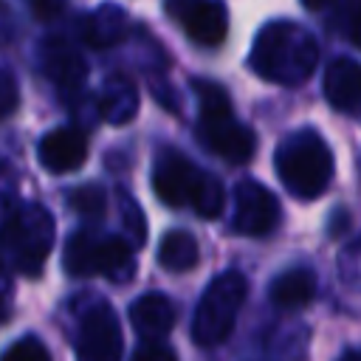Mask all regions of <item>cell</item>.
Wrapping results in <instances>:
<instances>
[{"label": "cell", "instance_id": "obj_13", "mask_svg": "<svg viewBox=\"0 0 361 361\" xmlns=\"http://www.w3.org/2000/svg\"><path fill=\"white\" fill-rule=\"evenodd\" d=\"M324 99L341 113H358L361 104V68L350 56H338L324 71Z\"/></svg>", "mask_w": 361, "mask_h": 361}, {"label": "cell", "instance_id": "obj_4", "mask_svg": "<svg viewBox=\"0 0 361 361\" xmlns=\"http://www.w3.org/2000/svg\"><path fill=\"white\" fill-rule=\"evenodd\" d=\"M276 172L285 189L296 197H319L333 178V152L313 130L290 133L276 147Z\"/></svg>", "mask_w": 361, "mask_h": 361}, {"label": "cell", "instance_id": "obj_20", "mask_svg": "<svg viewBox=\"0 0 361 361\" xmlns=\"http://www.w3.org/2000/svg\"><path fill=\"white\" fill-rule=\"evenodd\" d=\"M0 361H51V353H48V347L42 344V341H37V338H20V341H14L3 355H0Z\"/></svg>", "mask_w": 361, "mask_h": 361}, {"label": "cell", "instance_id": "obj_11", "mask_svg": "<svg viewBox=\"0 0 361 361\" xmlns=\"http://www.w3.org/2000/svg\"><path fill=\"white\" fill-rule=\"evenodd\" d=\"M37 152H39V164L48 172L65 175V172H73V169H79L85 164L87 138L76 127H56L48 135H42Z\"/></svg>", "mask_w": 361, "mask_h": 361}, {"label": "cell", "instance_id": "obj_7", "mask_svg": "<svg viewBox=\"0 0 361 361\" xmlns=\"http://www.w3.org/2000/svg\"><path fill=\"white\" fill-rule=\"evenodd\" d=\"M133 268V248L121 237L73 234L65 248V271L71 276H124Z\"/></svg>", "mask_w": 361, "mask_h": 361}, {"label": "cell", "instance_id": "obj_21", "mask_svg": "<svg viewBox=\"0 0 361 361\" xmlns=\"http://www.w3.org/2000/svg\"><path fill=\"white\" fill-rule=\"evenodd\" d=\"M20 107V87L8 68H0V118H8Z\"/></svg>", "mask_w": 361, "mask_h": 361}, {"label": "cell", "instance_id": "obj_2", "mask_svg": "<svg viewBox=\"0 0 361 361\" xmlns=\"http://www.w3.org/2000/svg\"><path fill=\"white\" fill-rule=\"evenodd\" d=\"M152 189L169 206H192L200 217H217L223 209V186L212 172L195 166L178 149H161L152 169Z\"/></svg>", "mask_w": 361, "mask_h": 361}, {"label": "cell", "instance_id": "obj_24", "mask_svg": "<svg viewBox=\"0 0 361 361\" xmlns=\"http://www.w3.org/2000/svg\"><path fill=\"white\" fill-rule=\"evenodd\" d=\"M62 3H31V14L37 17V20H51V17H56V14H62Z\"/></svg>", "mask_w": 361, "mask_h": 361}, {"label": "cell", "instance_id": "obj_17", "mask_svg": "<svg viewBox=\"0 0 361 361\" xmlns=\"http://www.w3.org/2000/svg\"><path fill=\"white\" fill-rule=\"evenodd\" d=\"M200 259V248H197V240L189 234V231H166L161 237V245H158V262L166 268V271H189L195 268Z\"/></svg>", "mask_w": 361, "mask_h": 361}, {"label": "cell", "instance_id": "obj_23", "mask_svg": "<svg viewBox=\"0 0 361 361\" xmlns=\"http://www.w3.org/2000/svg\"><path fill=\"white\" fill-rule=\"evenodd\" d=\"M121 200H124V212H127V226H130V231H138V243H141L144 240V217L127 195H121Z\"/></svg>", "mask_w": 361, "mask_h": 361}, {"label": "cell", "instance_id": "obj_25", "mask_svg": "<svg viewBox=\"0 0 361 361\" xmlns=\"http://www.w3.org/2000/svg\"><path fill=\"white\" fill-rule=\"evenodd\" d=\"M338 361H361V358H358V353H355V350H344V355H341Z\"/></svg>", "mask_w": 361, "mask_h": 361}, {"label": "cell", "instance_id": "obj_9", "mask_svg": "<svg viewBox=\"0 0 361 361\" xmlns=\"http://www.w3.org/2000/svg\"><path fill=\"white\" fill-rule=\"evenodd\" d=\"M166 14L175 17L189 39L206 48L220 45L228 34V11L223 3L214 0H175L166 3Z\"/></svg>", "mask_w": 361, "mask_h": 361}, {"label": "cell", "instance_id": "obj_19", "mask_svg": "<svg viewBox=\"0 0 361 361\" xmlns=\"http://www.w3.org/2000/svg\"><path fill=\"white\" fill-rule=\"evenodd\" d=\"M68 203L76 214L82 217H102L104 214V206H107V195L102 186L96 183H85V186H76L71 195H68Z\"/></svg>", "mask_w": 361, "mask_h": 361}, {"label": "cell", "instance_id": "obj_12", "mask_svg": "<svg viewBox=\"0 0 361 361\" xmlns=\"http://www.w3.org/2000/svg\"><path fill=\"white\" fill-rule=\"evenodd\" d=\"M42 73L62 90H79L87 76V68L68 39L51 37L42 42Z\"/></svg>", "mask_w": 361, "mask_h": 361}, {"label": "cell", "instance_id": "obj_22", "mask_svg": "<svg viewBox=\"0 0 361 361\" xmlns=\"http://www.w3.org/2000/svg\"><path fill=\"white\" fill-rule=\"evenodd\" d=\"M133 361H178V355L161 341H147L144 347L135 350Z\"/></svg>", "mask_w": 361, "mask_h": 361}, {"label": "cell", "instance_id": "obj_1", "mask_svg": "<svg viewBox=\"0 0 361 361\" xmlns=\"http://www.w3.org/2000/svg\"><path fill=\"white\" fill-rule=\"evenodd\" d=\"M319 59V45L316 37L288 20H276L268 23L251 48V68L257 76H262L265 82H276V85H302L305 79H310L313 68Z\"/></svg>", "mask_w": 361, "mask_h": 361}, {"label": "cell", "instance_id": "obj_3", "mask_svg": "<svg viewBox=\"0 0 361 361\" xmlns=\"http://www.w3.org/2000/svg\"><path fill=\"white\" fill-rule=\"evenodd\" d=\"M192 90L197 96V110H200L197 130L206 149L231 164L251 161L257 152V135L234 118L228 93L212 79H192Z\"/></svg>", "mask_w": 361, "mask_h": 361}, {"label": "cell", "instance_id": "obj_16", "mask_svg": "<svg viewBox=\"0 0 361 361\" xmlns=\"http://www.w3.org/2000/svg\"><path fill=\"white\" fill-rule=\"evenodd\" d=\"M82 34H85V42L90 48L116 45L127 34V17L116 6H102L93 17H87V23L82 25Z\"/></svg>", "mask_w": 361, "mask_h": 361}, {"label": "cell", "instance_id": "obj_14", "mask_svg": "<svg viewBox=\"0 0 361 361\" xmlns=\"http://www.w3.org/2000/svg\"><path fill=\"white\" fill-rule=\"evenodd\" d=\"M130 322L147 341L164 338L175 327V307L164 293H144L130 307Z\"/></svg>", "mask_w": 361, "mask_h": 361}, {"label": "cell", "instance_id": "obj_10", "mask_svg": "<svg viewBox=\"0 0 361 361\" xmlns=\"http://www.w3.org/2000/svg\"><path fill=\"white\" fill-rule=\"evenodd\" d=\"M279 223V200L259 180H240L234 186V231L262 237Z\"/></svg>", "mask_w": 361, "mask_h": 361}, {"label": "cell", "instance_id": "obj_8", "mask_svg": "<svg viewBox=\"0 0 361 361\" xmlns=\"http://www.w3.org/2000/svg\"><path fill=\"white\" fill-rule=\"evenodd\" d=\"M121 327L116 313L99 302L93 305L79 324L76 336V361H118L121 358Z\"/></svg>", "mask_w": 361, "mask_h": 361}, {"label": "cell", "instance_id": "obj_6", "mask_svg": "<svg viewBox=\"0 0 361 361\" xmlns=\"http://www.w3.org/2000/svg\"><path fill=\"white\" fill-rule=\"evenodd\" d=\"M0 240L17 271L37 276L54 243V220L42 206L23 203L6 217Z\"/></svg>", "mask_w": 361, "mask_h": 361}, {"label": "cell", "instance_id": "obj_5", "mask_svg": "<svg viewBox=\"0 0 361 361\" xmlns=\"http://www.w3.org/2000/svg\"><path fill=\"white\" fill-rule=\"evenodd\" d=\"M245 293H248V282L243 274L226 271V274L214 276L197 302V310L192 319V338L203 347H214V344L226 341L234 330V322L245 302Z\"/></svg>", "mask_w": 361, "mask_h": 361}, {"label": "cell", "instance_id": "obj_18", "mask_svg": "<svg viewBox=\"0 0 361 361\" xmlns=\"http://www.w3.org/2000/svg\"><path fill=\"white\" fill-rule=\"evenodd\" d=\"M102 116L113 124H124L133 118L135 107H138V93L127 79H113V85L104 90L102 96Z\"/></svg>", "mask_w": 361, "mask_h": 361}, {"label": "cell", "instance_id": "obj_15", "mask_svg": "<svg viewBox=\"0 0 361 361\" xmlns=\"http://www.w3.org/2000/svg\"><path fill=\"white\" fill-rule=\"evenodd\" d=\"M274 305L285 307V310H293V307H305L313 293H316V276L305 268H290V271H282L271 288H268Z\"/></svg>", "mask_w": 361, "mask_h": 361}]
</instances>
